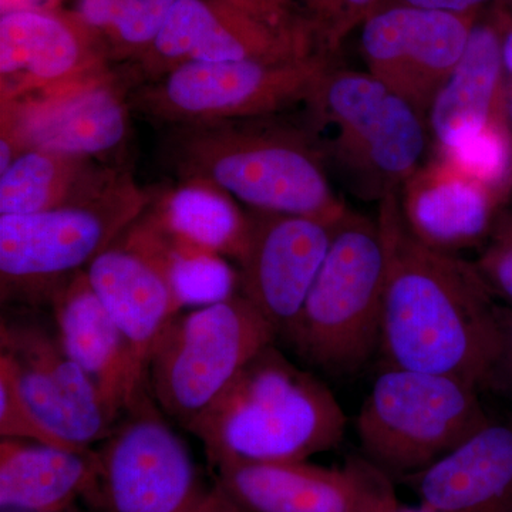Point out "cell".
Returning <instances> with one entry per match:
<instances>
[{
    "mask_svg": "<svg viewBox=\"0 0 512 512\" xmlns=\"http://www.w3.org/2000/svg\"><path fill=\"white\" fill-rule=\"evenodd\" d=\"M377 221L386 249L380 349L387 366L485 387L503 309L476 265L420 241L397 192L380 201Z\"/></svg>",
    "mask_w": 512,
    "mask_h": 512,
    "instance_id": "6da1fadb",
    "label": "cell"
},
{
    "mask_svg": "<svg viewBox=\"0 0 512 512\" xmlns=\"http://www.w3.org/2000/svg\"><path fill=\"white\" fill-rule=\"evenodd\" d=\"M0 436L2 439L37 441L67 450H89L73 446L49 429L20 392L8 360L0 356Z\"/></svg>",
    "mask_w": 512,
    "mask_h": 512,
    "instance_id": "83f0119b",
    "label": "cell"
},
{
    "mask_svg": "<svg viewBox=\"0 0 512 512\" xmlns=\"http://www.w3.org/2000/svg\"><path fill=\"white\" fill-rule=\"evenodd\" d=\"M194 512H247L244 508L239 507L234 500L220 485H215L214 488L207 491L205 497L202 498L200 505Z\"/></svg>",
    "mask_w": 512,
    "mask_h": 512,
    "instance_id": "e575fe53",
    "label": "cell"
},
{
    "mask_svg": "<svg viewBox=\"0 0 512 512\" xmlns=\"http://www.w3.org/2000/svg\"><path fill=\"white\" fill-rule=\"evenodd\" d=\"M485 387L497 390L512 400V306L503 309L500 346Z\"/></svg>",
    "mask_w": 512,
    "mask_h": 512,
    "instance_id": "1f68e13d",
    "label": "cell"
},
{
    "mask_svg": "<svg viewBox=\"0 0 512 512\" xmlns=\"http://www.w3.org/2000/svg\"><path fill=\"white\" fill-rule=\"evenodd\" d=\"M436 512H504L512 505V424L488 420L446 456L404 477Z\"/></svg>",
    "mask_w": 512,
    "mask_h": 512,
    "instance_id": "ffe728a7",
    "label": "cell"
},
{
    "mask_svg": "<svg viewBox=\"0 0 512 512\" xmlns=\"http://www.w3.org/2000/svg\"><path fill=\"white\" fill-rule=\"evenodd\" d=\"M2 512H28V511H19V510H2ZM62 512H79L76 508H70V510L62 511Z\"/></svg>",
    "mask_w": 512,
    "mask_h": 512,
    "instance_id": "f35d334b",
    "label": "cell"
},
{
    "mask_svg": "<svg viewBox=\"0 0 512 512\" xmlns=\"http://www.w3.org/2000/svg\"><path fill=\"white\" fill-rule=\"evenodd\" d=\"M333 67L330 53L286 62H188L137 84L130 107L171 127L264 119L308 104Z\"/></svg>",
    "mask_w": 512,
    "mask_h": 512,
    "instance_id": "9c48e42d",
    "label": "cell"
},
{
    "mask_svg": "<svg viewBox=\"0 0 512 512\" xmlns=\"http://www.w3.org/2000/svg\"><path fill=\"white\" fill-rule=\"evenodd\" d=\"M3 13L12 10L40 9L37 8L35 0H2Z\"/></svg>",
    "mask_w": 512,
    "mask_h": 512,
    "instance_id": "74e56055",
    "label": "cell"
},
{
    "mask_svg": "<svg viewBox=\"0 0 512 512\" xmlns=\"http://www.w3.org/2000/svg\"><path fill=\"white\" fill-rule=\"evenodd\" d=\"M478 390L457 377L387 366L357 416L363 457L392 477L419 473L490 420Z\"/></svg>",
    "mask_w": 512,
    "mask_h": 512,
    "instance_id": "ba28073f",
    "label": "cell"
},
{
    "mask_svg": "<svg viewBox=\"0 0 512 512\" xmlns=\"http://www.w3.org/2000/svg\"><path fill=\"white\" fill-rule=\"evenodd\" d=\"M57 338L96 384L116 423L148 396L126 338L94 292L86 272L64 282L49 299Z\"/></svg>",
    "mask_w": 512,
    "mask_h": 512,
    "instance_id": "d6986e66",
    "label": "cell"
},
{
    "mask_svg": "<svg viewBox=\"0 0 512 512\" xmlns=\"http://www.w3.org/2000/svg\"><path fill=\"white\" fill-rule=\"evenodd\" d=\"M308 106L333 128L325 150L357 197L383 201L417 173L426 119L372 74L333 67Z\"/></svg>",
    "mask_w": 512,
    "mask_h": 512,
    "instance_id": "8992f818",
    "label": "cell"
},
{
    "mask_svg": "<svg viewBox=\"0 0 512 512\" xmlns=\"http://www.w3.org/2000/svg\"><path fill=\"white\" fill-rule=\"evenodd\" d=\"M503 37L504 22L495 10L487 18L478 16L427 116L441 158L498 187L512 164Z\"/></svg>",
    "mask_w": 512,
    "mask_h": 512,
    "instance_id": "8fae6325",
    "label": "cell"
},
{
    "mask_svg": "<svg viewBox=\"0 0 512 512\" xmlns=\"http://www.w3.org/2000/svg\"><path fill=\"white\" fill-rule=\"evenodd\" d=\"M484 242L474 265L494 296L512 306V201L504 202Z\"/></svg>",
    "mask_w": 512,
    "mask_h": 512,
    "instance_id": "f546056e",
    "label": "cell"
},
{
    "mask_svg": "<svg viewBox=\"0 0 512 512\" xmlns=\"http://www.w3.org/2000/svg\"><path fill=\"white\" fill-rule=\"evenodd\" d=\"M117 171L92 158L30 148L0 174V215L62 207L103 187Z\"/></svg>",
    "mask_w": 512,
    "mask_h": 512,
    "instance_id": "d4e9b609",
    "label": "cell"
},
{
    "mask_svg": "<svg viewBox=\"0 0 512 512\" xmlns=\"http://www.w3.org/2000/svg\"><path fill=\"white\" fill-rule=\"evenodd\" d=\"M403 217L414 235L430 247L450 252L485 241L501 202L500 187L466 173L441 158L403 185Z\"/></svg>",
    "mask_w": 512,
    "mask_h": 512,
    "instance_id": "44dd1931",
    "label": "cell"
},
{
    "mask_svg": "<svg viewBox=\"0 0 512 512\" xmlns=\"http://www.w3.org/2000/svg\"><path fill=\"white\" fill-rule=\"evenodd\" d=\"M170 245L174 255L175 285L184 308H200L234 295L239 275L232 271L224 256L171 242Z\"/></svg>",
    "mask_w": 512,
    "mask_h": 512,
    "instance_id": "4316f807",
    "label": "cell"
},
{
    "mask_svg": "<svg viewBox=\"0 0 512 512\" xmlns=\"http://www.w3.org/2000/svg\"><path fill=\"white\" fill-rule=\"evenodd\" d=\"M99 454L20 439L0 440L2 510L62 512L89 500L99 478Z\"/></svg>",
    "mask_w": 512,
    "mask_h": 512,
    "instance_id": "7402d4cb",
    "label": "cell"
},
{
    "mask_svg": "<svg viewBox=\"0 0 512 512\" xmlns=\"http://www.w3.org/2000/svg\"><path fill=\"white\" fill-rule=\"evenodd\" d=\"M131 76L94 74L37 96L0 103V174L30 148L96 158L126 143Z\"/></svg>",
    "mask_w": 512,
    "mask_h": 512,
    "instance_id": "4fadbf2b",
    "label": "cell"
},
{
    "mask_svg": "<svg viewBox=\"0 0 512 512\" xmlns=\"http://www.w3.org/2000/svg\"><path fill=\"white\" fill-rule=\"evenodd\" d=\"M387 0H330L332 29L330 49L335 52L342 40L353 30L360 28L377 10L386 6Z\"/></svg>",
    "mask_w": 512,
    "mask_h": 512,
    "instance_id": "4dcf8cb0",
    "label": "cell"
},
{
    "mask_svg": "<svg viewBox=\"0 0 512 512\" xmlns=\"http://www.w3.org/2000/svg\"><path fill=\"white\" fill-rule=\"evenodd\" d=\"M218 485L247 512H355L346 468L308 461L228 463L215 467Z\"/></svg>",
    "mask_w": 512,
    "mask_h": 512,
    "instance_id": "603a6c76",
    "label": "cell"
},
{
    "mask_svg": "<svg viewBox=\"0 0 512 512\" xmlns=\"http://www.w3.org/2000/svg\"><path fill=\"white\" fill-rule=\"evenodd\" d=\"M345 430V413L328 387L271 345L188 431L218 467L306 461L339 446Z\"/></svg>",
    "mask_w": 512,
    "mask_h": 512,
    "instance_id": "3957f363",
    "label": "cell"
},
{
    "mask_svg": "<svg viewBox=\"0 0 512 512\" xmlns=\"http://www.w3.org/2000/svg\"><path fill=\"white\" fill-rule=\"evenodd\" d=\"M175 0H79L76 15L92 29L109 59L137 62L163 29Z\"/></svg>",
    "mask_w": 512,
    "mask_h": 512,
    "instance_id": "484cf974",
    "label": "cell"
},
{
    "mask_svg": "<svg viewBox=\"0 0 512 512\" xmlns=\"http://www.w3.org/2000/svg\"><path fill=\"white\" fill-rule=\"evenodd\" d=\"M117 423L99 451L94 512H194L205 490L183 439L157 412L151 397Z\"/></svg>",
    "mask_w": 512,
    "mask_h": 512,
    "instance_id": "7c38bea8",
    "label": "cell"
},
{
    "mask_svg": "<svg viewBox=\"0 0 512 512\" xmlns=\"http://www.w3.org/2000/svg\"><path fill=\"white\" fill-rule=\"evenodd\" d=\"M345 468L355 490V512H436L423 504L403 503L394 490L393 477L366 457L348 458Z\"/></svg>",
    "mask_w": 512,
    "mask_h": 512,
    "instance_id": "f1b7e54d",
    "label": "cell"
},
{
    "mask_svg": "<svg viewBox=\"0 0 512 512\" xmlns=\"http://www.w3.org/2000/svg\"><path fill=\"white\" fill-rule=\"evenodd\" d=\"M302 13L312 23L320 39L330 52V29H332V6L330 0H301Z\"/></svg>",
    "mask_w": 512,
    "mask_h": 512,
    "instance_id": "836d02e7",
    "label": "cell"
},
{
    "mask_svg": "<svg viewBox=\"0 0 512 512\" xmlns=\"http://www.w3.org/2000/svg\"><path fill=\"white\" fill-rule=\"evenodd\" d=\"M165 237L174 245L239 259L248 238V215L234 198L202 181H183L154 198L148 208Z\"/></svg>",
    "mask_w": 512,
    "mask_h": 512,
    "instance_id": "cb8c5ba5",
    "label": "cell"
},
{
    "mask_svg": "<svg viewBox=\"0 0 512 512\" xmlns=\"http://www.w3.org/2000/svg\"><path fill=\"white\" fill-rule=\"evenodd\" d=\"M0 356L8 360L30 407L57 436L82 448L110 436L116 421L56 332L33 320L3 318Z\"/></svg>",
    "mask_w": 512,
    "mask_h": 512,
    "instance_id": "2e32d148",
    "label": "cell"
},
{
    "mask_svg": "<svg viewBox=\"0 0 512 512\" xmlns=\"http://www.w3.org/2000/svg\"><path fill=\"white\" fill-rule=\"evenodd\" d=\"M276 336L242 293L180 312L151 350L148 387L158 407L190 430Z\"/></svg>",
    "mask_w": 512,
    "mask_h": 512,
    "instance_id": "52a82bcc",
    "label": "cell"
},
{
    "mask_svg": "<svg viewBox=\"0 0 512 512\" xmlns=\"http://www.w3.org/2000/svg\"><path fill=\"white\" fill-rule=\"evenodd\" d=\"M480 15L383 6L360 26L367 73L427 120L431 104L460 62Z\"/></svg>",
    "mask_w": 512,
    "mask_h": 512,
    "instance_id": "9a60e30c",
    "label": "cell"
},
{
    "mask_svg": "<svg viewBox=\"0 0 512 512\" xmlns=\"http://www.w3.org/2000/svg\"><path fill=\"white\" fill-rule=\"evenodd\" d=\"M494 3L495 0H387L386 5L412 6L457 15H480L488 6H494Z\"/></svg>",
    "mask_w": 512,
    "mask_h": 512,
    "instance_id": "d6a6232c",
    "label": "cell"
},
{
    "mask_svg": "<svg viewBox=\"0 0 512 512\" xmlns=\"http://www.w3.org/2000/svg\"><path fill=\"white\" fill-rule=\"evenodd\" d=\"M84 272L147 379L151 350L184 308L175 285L173 249L163 229L147 210Z\"/></svg>",
    "mask_w": 512,
    "mask_h": 512,
    "instance_id": "5bb4252c",
    "label": "cell"
},
{
    "mask_svg": "<svg viewBox=\"0 0 512 512\" xmlns=\"http://www.w3.org/2000/svg\"><path fill=\"white\" fill-rule=\"evenodd\" d=\"M164 154L183 181L214 185L252 211L330 221L348 211L315 134L272 117L173 126Z\"/></svg>",
    "mask_w": 512,
    "mask_h": 512,
    "instance_id": "7a4b0ae2",
    "label": "cell"
},
{
    "mask_svg": "<svg viewBox=\"0 0 512 512\" xmlns=\"http://www.w3.org/2000/svg\"><path fill=\"white\" fill-rule=\"evenodd\" d=\"M493 8L505 25L512 26V0H495Z\"/></svg>",
    "mask_w": 512,
    "mask_h": 512,
    "instance_id": "8d00e7d4",
    "label": "cell"
},
{
    "mask_svg": "<svg viewBox=\"0 0 512 512\" xmlns=\"http://www.w3.org/2000/svg\"><path fill=\"white\" fill-rule=\"evenodd\" d=\"M503 59L505 76L510 79V89H507V110H508V126H510L512 137V26L504 23L503 37Z\"/></svg>",
    "mask_w": 512,
    "mask_h": 512,
    "instance_id": "d590c367",
    "label": "cell"
},
{
    "mask_svg": "<svg viewBox=\"0 0 512 512\" xmlns=\"http://www.w3.org/2000/svg\"><path fill=\"white\" fill-rule=\"evenodd\" d=\"M154 198L130 174L117 171L103 187L62 207L0 215L3 301L49 302L60 285L86 271L138 220Z\"/></svg>",
    "mask_w": 512,
    "mask_h": 512,
    "instance_id": "5b68a950",
    "label": "cell"
},
{
    "mask_svg": "<svg viewBox=\"0 0 512 512\" xmlns=\"http://www.w3.org/2000/svg\"><path fill=\"white\" fill-rule=\"evenodd\" d=\"M99 37L83 20L46 9L3 13L0 100L37 96L109 69Z\"/></svg>",
    "mask_w": 512,
    "mask_h": 512,
    "instance_id": "ac0fdd59",
    "label": "cell"
},
{
    "mask_svg": "<svg viewBox=\"0 0 512 512\" xmlns=\"http://www.w3.org/2000/svg\"><path fill=\"white\" fill-rule=\"evenodd\" d=\"M332 53L291 0H175L136 62L138 84L188 62H286Z\"/></svg>",
    "mask_w": 512,
    "mask_h": 512,
    "instance_id": "30bf717a",
    "label": "cell"
},
{
    "mask_svg": "<svg viewBox=\"0 0 512 512\" xmlns=\"http://www.w3.org/2000/svg\"><path fill=\"white\" fill-rule=\"evenodd\" d=\"M248 221L239 288L284 336L322 268L339 220L251 210Z\"/></svg>",
    "mask_w": 512,
    "mask_h": 512,
    "instance_id": "e0dca14e",
    "label": "cell"
},
{
    "mask_svg": "<svg viewBox=\"0 0 512 512\" xmlns=\"http://www.w3.org/2000/svg\"><path fill=\"white\" fill-rule=\"evenodd\" d=\"M504 512H512V505L511 507H508L507 510H505Z\"/></svg>",
    "mask_w": 512,
    "mask_h": 512,
    "instance_id": "ab89813d",
    "label": "cell"
},
{
    "mask_svg": "<svg viewBox=\"0 0 512 512\" xmlns=\"http://www.w3.org/2000/svg\"><path fill=\"white\" fill-rule=\"evenodd\" d=\"M386 249L379 221L346 211L285 338L325 372L360 369L380 348Z\"/></svg>",
    "mask_w": 512,
    "mask_h": 512,
    "instance_id": "277c9868",
    "label": "cell"
}]
</instances>
